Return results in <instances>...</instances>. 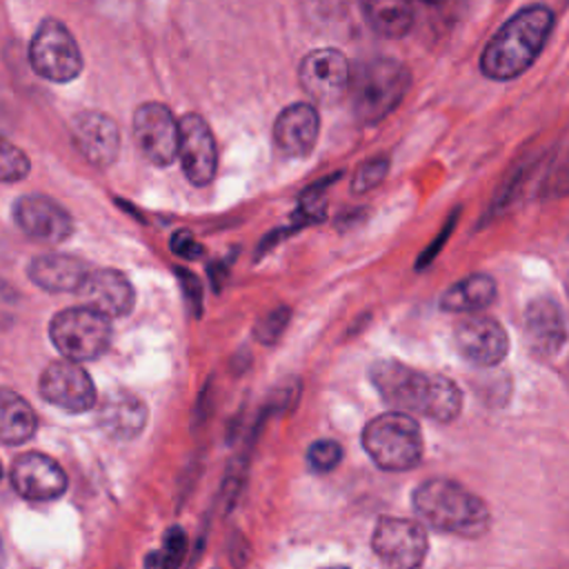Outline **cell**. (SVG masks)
Returning a JSON list of instances; mask_svg holds the SVG:
<instances>
[{
    "mask_svg": "<svg viewBox=\"0 0 569 569\" xmlns=\"http://www.w3.org/2000/svg\"><path fill=\"white\" fill-rule=\"evenodd\" d=\"M369 27L385 38H400L413 24L409 0H360Z\"/></svg>",
    "mask_w": 569,
    "mask_h": 569,
    "instance_id": "cell-23",
    "label": "cell"
},
{
    "mask_svg": "<svg viewBox=\"0 0 569 569\" xmlns=\"http://www.w3.org/2000/svg\"><path fill=\"white\" fill-rule=\"evenodd\" d=\"M31 164L29 158L22 149L13 147L11 142H2V151H0V176L4 182H16L22 180L29 173Z\"/></svg>",
    "mask_w": 569,
    "mask_h": 569,
    "instance_id": "cell-27",
    "label": "cell"
},
{
    "mask_svg": "<svg viewBox=\"0 0 569 569\" xmlns=\"http://www.w3.org/2000/svg\"><path fill=\"white\" fill-rule=\"evenodd\" d=\"M178 160L187 180L196 187H204L213 180L218 169V149L207 120L198 113H184L180 118V147Z\"/></svg>",
    "mask_w": 569,
    "mask_h": 569,
    "instance_id": "cell-12",
    "label": "cell"
},
{
    "mask_svg": "<svg viewBox=\"0 0 569 569\" xmlns=\"http://www.w3.org/2000/svg\"><path fill=\"white\" fill-rule=\"evenodd\" d=\"M13 220L24 236L44 244H60L73 231V220L64 207L42 193H27L13 204Z\"/></svg>",
    "mask_w": 569,
    "mask_h": 569,
    "instance_id": "cell-13",
    "label": "cell"
},
{
    "mask_svg": "<svg viewBox=\"0 0 569 569\" xmlns=\"http://www.w3.org/2000/svg\"><path fill=\"white\" fill-rule=\"evenodd\" d=\"M49 336L64 358L89 362L107 351L111 342V318L89 305L69 307L51 318Z\"/></svg>",
    "mask_w": 569,
    "mask_h": 569,
    "instance_id": "cell-6",
    "label": "cell"
},
{
    "mask_svg": "<svg viewBox=\"0 0 569 569\" xmlns=\"http://www.w3.org/2000/svg\"><path fill=\"white\" fill-rule=\"evenodd\" d=\"M567 378H569V369H567Z\"/></svg>",
    "mask_w": 569,
    "mask_h": 569,
    "instance_id": "cell-33",
    "label": "cell"
},
{
    "mask_svg": "<svg viewBox=\"0 0 569 569\" xmlns=\"http://www.w3.org/2000/svg\"><path fill=\"white\" fill-rule=\"evenodd\" d=\"M176 273H178L180 280H182V289H184V293H187L189 305H193L196 311H200V309H198V307H200V282H198V278H196L193 273L184 271V269H176Z\"/></svg>",
    "mask_w": 569,
    "mask_h": 569,
    "instance_id": "cell-31",
    "label": "cell"
},
{
    "mask_svg": "<svg viewBox=\"0 0 569 569\" xmlns=\"http://www.w3.org/2000/svg\"><path fill=\"white\" fill-rule=\"evenodd\" d=\"M133 140L138 151L156 167H169L178 158L180 120L160 102H144L133 113Z\"/></svg>",
    "mask_w": 569,
    "mask_h": 569,
    "instance_id": "cell-8",
    "label": "cell"
},
{
    "mask_svg": "<svg viewBox=\"0 0 569 569\" xmlns=\"http://www.w3.org/2000/svg\"><path fill=\"white\" fill-rule=\"evenodd\" d=\"M76 293L84 305L109 318L127 316L136 305V291L129 278L118 269H91Z\"/></svg>",
    "mask_w": 569,
    "mask_h": 569,
    "instance_id": "cell-17",
    "label": "cell"
},
{
    "mask_svg": "<svg viewBox=\"0 0 569 569\" xmlns=\"http://www.w3.org/2000/svg\"><path fill=\"white\" fill-rule=\"evenodd\" d=\"M287 320H289V309L284 307H278L276 311H271L267 318H262L256 327V336L260 342H273L282 329L287 327Z\"/></svg>",
    "mask_w": 569,
    "mask_h": 569,
    "instance_id": "cell-29",
    "label": "cell"
},
{
    "mask_svg": "<svg viewBox=\"0 0 569 569\" xmlns=\"http://www.w3.org/2000/svg\"><path fill=\"white\" fill-rule=\"evenodd\" d=\"M71 142L80 156L96 167L113 164L120 151L118 127L100 111H82L73 118Z\"/></svg>",
    "mask_w": 569,
    "mask_h": 569,
    "instance_id": "cell-16",
    "label": "cell"
},
{
    "mask_svg": "<svg viewBox=\"0 0 569 569\" xmlns=\"http://www.w3.org/2000/svg\"><path fill=\"white\" fill-rule=\"evenodd\" d=\"M147 422V409L140 398L129 391L109 393L98 409V425L116 440L136 438Z\"/></svg>",
    "mask_w": 569,
    "mask_h": 569,
    "instance_id": "cell-21",
    "label": "cell"
},
{
    "mask_svg": "<svg viewBox=\"0 0 569 569\" xmlns=\"http://www.w3.org/2000/svg\"><path fill=\"white\" fill-rule=\"evenodd\" d=\"M36 433V413L31 405L13 393L2 389L0 396V438L4 445H22Z\"/></svg>",
    "mask_w": 569,
    "mask_h": 569,
    "instance_id": "cell-24",
    "label": "cell"
},
{
    "mask_svg": "<svg viewBox=\"0 0 569 569\" xmlns=\"http://www.w3.org/2000/svg\"><path fill=\"white\" fill-rule=\"evenodd\" d=\"M411 500L420 520L445 533L480 538L491 525L487 505L467 487L447 478H431L418 485Z\"/></svg>",
    "mask_w": 569,
    "mask_h": 569,
    "instance_id": "cell-3",
    "label": "cell"
},
{
    "mask_svg": "<svg viewBox=\"0 0 569 569\" xmlns=\"http://www.w3.org/2000/svg\"><path fill=\"white\" fill-rule=\"evenodd\" d=\"M411 84L409 69L393 58H373L351 71L349 102L362 124H376L391 113Z\"/></svg>",
    "mask_w": 569,
    "mask_h": 569,
    "instance_id": "cell-4",
    "label": "cell"
},
{
    "mask_svg": "<svg viewBox=\"0 0 569 569\" xmlns=\"http://www.w3.org/2000/svg\"><path fill=\"white\" fill-rule=\"evenodd\" d=\"M453 345L458 353L476 367H496L509 351L505 327L489 316H471L458 322L453 331Z\"/></svg>",
    "mask_w": 569,
    "mask_h": 569,
    "instance_id": "cell-14",
    "label": "cell"
},
{
    "mask_svg": "<svg viewBox=\"0 0 569 569\" xmlns=\"http://www.w3.org/2000/svg\"><path fill=\"white\" fill-rule=\"evenodd\" d=\"M553 29V11L531 4L513 13L487 42L480 69L491 80H513L525 73L540 56Z\"/></svg>",
    "mask_w": 569,
    "mask_h": 569,
    "instance_id": "cell-2",
    "label": "cell"
},
{
    "mask_svg": "<svg viewBox=\"0 0 569 569\" xmlns=\"http://www.w3.org/2000/svg\"><path fill=\"white\" fill-rule=\"evenodd\" d=\"M298 78L311 100L333 104L349 93L351 69L338 49H316L302 58Z\"/></svg>",
    "mask_w": 569,
    "mask_h": 569,
    "instance_id": "cell-11",
    "label": "cell"
},
{
    "mask_svg": "<svg viewBox=\"0 0 569 569\" xmlns=\"http://www.w3.org/2000/svg\"><path fill=\"white\" fill-rule=\"evenodd\" d=\"M362 447L385 471H409L418 467L425 451L418 420L398 409H389L365 425Z\"/></svg>",
    "mask_w": 569,
    "mask_h": 569,
    "instance_id": "cell-5",
    "label": "cell"
},
{
    "mask_svg": "<svg viewBox=\"0 0 569 569\" xmlns=\"http://www.w3.org/2000/svg\"><path fill=\"white\" fill-rule=\"evenodd\" d=\"M40 396L69 413H84L96 405L91 376L76 360H56L40 376Z\"/></svg>",
    "mask_w": 569,
    "mask_h": 569,
    "instance_id": "cell-10",
    "label": "cell"
},
{
    "mask_svg": "<svg viewBox=\"0 0 569 569\" xmlns=\"http://www.w3.org/2000/svg\"><path fill=\"white\" fill-rule=\"evenodd\" d=\"M387 171H389V160L387 158H371V160L362 162L356 169V176H353V182H351V191L353 193H365V191L378 187L385 180Z\"/></svg>",
    "mask_w": 569,
    "mask_h": 569,
    "instance_id": "cell-28",
    "label": "cell"
},
{
    "mask_svg": "<svg viewBox=\"0 0 569 569\" xmlns=\"http://www.w3.org/2000/svg\"><path fill=\"white\" fill-rule=\"evenodd\" d=\"M187 553V536L180 527H169L162 540V551L147 556L144 565L149 567H176Z\"/></svg>",
    "mask_w": 569,
    "mask_h": 569,
    "instance_id": "cell-25",
    "label": "cell"
},
{
    "mask_svg": "<svg viewBox=\"0 0 569 569\" xmlns=\"http://www.w3.org/2000/svg\"><path fill=\"white\" fill-rule=\"evenodd\" d=\"M525 333L529 347L540 358L556 356L567 342L562 311L551 298H533L525 309Z\"/></svg>",
    "mask_w": 569,
    "mask_h": 569,
    "instance_id": "cell-19",
    "label": "cell"
},
{
    "mask_svg": "<svg viewBox=\"0 0 569 569\" xmlns=\"http://www.w3.org/2000/svg\"><path fill=\"white\" fill-rule=\"evenodd\" d=\"M320 131V118L313 104L296 102L280 111L273 124V142L280 153L289 158H302L307 156Z\"/></svg>",
    "mask_w": 569,
    "mask_h": 569,
    "instance_id": "cell-18",
    "label": "cell"
},
{
    "mask_svg": "<svg viewBox=\"0 0 569 569\" xmlns=\"http://www.w3.org/2000/svg\"><path fill=\"white\" fill-rule=\"evenodd\" d=\"M29 60L33 71L51 82H71L82 71L80 49L69 29L56 18L40 22L29 47Z\"/></svg>",
    "mask_w": 569,
    "mask_h": 569,
    "instance_id": "cell-7",
    "label": "cell"
},
{
    "mask_svg": "<svg viewBox=\"0 0 569 569\" xmlns=\"http://www.w3.org/2000/svg\"><path fill=\"white\" fill-rule=\"evenodd\" d=\"M567 291H569V282H567Z\"/></svg>",
    "mask_w": 569,
    "mask_h": 569,
    "instance_id": "cell-34",
    "label": "cell"
},
{
    "mask_svg": "<svg viewBox=\"0 0 569 569\" xmlns=\"http://www.w3.org/2000/svg\"><path fill=\"white\" fill-rule=\"evenodd\" d=\"M371 549L387 567L411 569L422 565L429 549V540L420 522L409 518L385 516L373 527Z\"/></svg>",
    "mask_w": 569,
    "mask_h": 569,
    "instance_id": "cell-9",
    "label": "cell"
},
{
    "mask_svg": "<svg viewBox=\"0 0 569 569\" xmlns=\"http://www.w3.org/2000/svg\"><path fill=\"white\" fill-rule=\"evenodd\" d=\"M496 282L487 273H471L440 296V309L449 313H473L496 300Z\"/></svg>",
    "mask_w": 569,
    "mask_h": 569,
    "instance_id": "cell-22",
    "label": "cell"
},
{
    "mask_svg": "<svg viewBox=\"0 0 569 569\" xmlns=\"http://www.w3.org/2000/svg\"><path fill=\"white\" fill-rule=\"evenodd\" d=\"M171 251L184 260H196L202 256V247L196 242V238L189 231H178L171 238Z\"/></svg>",
    "mask_w": 569,
    "mask_h": 569,
    "instance_id": "cell-30",
    "label": "cell"
},
{
    "mask_svg": "<svg viewBox=\"0 0 569 569\" xmlns=\"http://www.w3.org/2000/svg\"><path fill=\"white\" fill-rule=\"evenodd\" d=\"M91 269L69 253H42L31 258L27 276L33 284L49 293L78 291Z\"/></svg>",
    "mask_w": 569,
    "mask_h": 569,
    "instance_id": "cell-20",
    "label": "cell"
},
{
    "mask_svg": "<svg viewBox=\"0 0 569 569\" xmlns=\"http://www.w3.org/2000/svg\"><path fill=\"white\" fill-rule=\"evenodd\" d=\"M371 382L391 409L436 422H451L462 409V391L451 378L418 371L398 360H378L371 367Z\"/></svg>",
    "mask_w": 569,
    "mask_h": 569,
    "instance_id": "cell-1",
    "label": "cell"
},
{
    "mask_svg": "<svg viewBox=\"0 0 569 569\" xmlns=\"http://www.w3.org/2000/svg\"><path fill=\"white\" fill-rule=\"evenodd\" d=\"M13 489L27 500H53L67 489L64 469L40 451L20 453L9 469Z\"/></svg>",
    "mask_w": 569,
    "mask_h": 569,
    "instance_id": "cell-15",
    "label": "cell"
},
{
    "mask_svg": "<svg viewBox=\"0 0 569 569\" xmlns=\"http://www.w3.org/2000/svg\"><path fill=\"white\" fill-rule=\"evenodd\" d=\"M422 2H427V4H440L442 0H422Z\"/></svg>",
    "mask_w": 569,
    "mask_h": 569,
    "instance_id": "cell-32",
    "label": "cell"
},
{
    "mask_svg": "<svg viewBox=\"0 0 569 569\" xmlns=\"http://www.w3.org/2000/svg\"><path fill=\"white\" fill-rule=\"evenodd\" d=\"M340 460H342V447L336 440H329V438L316 440L307 449V465L318 473H327L336 469Z\"/></svg>",
    "mask_w": 569,
    "mask_h": 569,
    "instance_id": "cell-26",
    "label": "cell"
}]
</instances>
